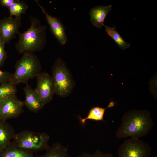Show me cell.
<instances>
[{"mask_svg":"<svg viewBox=\"0 0 157 157\" xmlns=\"http://www.w3.org/2000/svg\"><path fill=\"white\" fill-rule=\"evenodd\" d=\"M150 112L133 109L125 113L116 132L119 139L131 137L137 139L146 136L154 126Z\"/></svg>","mask_w":157,"mask_h":157,"instance_id":"cell-1","label":"cell"},{"mask_svg":"<svg viewBox=\"0 0 157 157\" xmlns=\"http://www.w3.org/2000/svg\"><path fill=\"white\" fill-rule=\"evenodd\" d=\"M30 27L22 33L18 34L19 39L15 45V48L19 53H33L42 50L46 42L47 26L42 24L40 20L30 16Z\"/></svg>","mask_w":157,"mask_h":157,"instance_id":"cell-2","label":"cell"},{"mask_svg":"<svg viewBox=\"0 0 157 157\" xmlns=\"http://www.w3.org/2000/svg\"><path fill=\"white\" fill-rule=\"evenodd\" d=\"M15 70L13 74L12 82L17 85L21 83H26L41 72L40 62L34 53H26L15 65Z\"/></svg>","mask_w":157,"mask_h":157,"instance_id":"cell-3","label":"cell"},{"mask_svg":"<svg viewBox=\"0 0 157 157\" xmlns=\"http://www.w3.org/2000/svg\"><path fill=\"white\" fill-rule=\"evenodd\" d=\"M51 77L55 94L61 97L70 95L75 86L72 74L65 62L59 58L52 68Z\"/></svg>","mask_w":157,"mask_h":157,"instance_id":"cell-4","label":"cell"},{"mask_svg":"<svg viewBox=\"0 0 157 157\" xmlns=\"http://www.w3.org/2000/svg\"><path fill=\"white\" fill-rule=\"evenodd\" d=\"M13 140L12 142L17 147L33 153L46 150L49 146L50 137L44 132L23 130L16 133Z\"/></svg>","mask_w":157,"mask_h":157,"instance_id":"cell-5","label":"cell"},{"mask_svg":"<svg viewBox=\"0 0 157 157\" xmlns=\"http://www.w3.org/2000/svg\"><path fill=\"white\" fill-rule=\"evenodd\" d=\"M151 151L148 144L139 139L131 138L125 140L119 147L118 157H149Z\"/></svg>","mask_w":157,"mask_h":157,"instance_id":"cell-6","label":"cell"},{"mask_svg":"<svg viewBox=\"0 0 157 157\" xmlns=\"http://www.w3.org/2000/svg\"><path fill=\"white\" fill-rule=\"evenodd\" d=\"M23 101L19 100L16 95L10 96L0 101V116L1 120L18 117L23 111Z\"/></svg>","mask_w":157,"mask_h":157,"instance_id":"cell-7","label":"cell"},{"mask_svg":"<svg viewBox=\"0 0 157 157\" xmlns=\"http://www.w3.org/2000/svg\"><path fill=\"white\" fill-rule=\"evenodd\" d=\"M36 77L37 85L35 89L45 105L52 101L55 94L51 76L44 71Z\"/></svg>","mask_w":157,"mask_h":157,"instance_id":"cell-8","label":"cell"},{"mask_svg":"<svg viewBox=\"0 0 157 157\" xmlns=\"http://www.w3.org/2000/svg\"><path fill=\"white\" fill-rule=\"evenodd\" d=\"M21 17H5L0 19V38L5 44L16 37L22 26Z\"/></svg>","mask_w":157,"mask_h":157,"instance_id":"cell-9","label":"cell"},{"mask_svg":"<svg viewBox=\"0 0 157 157\" xmlns=\"http://www.w3.org/2000/svg\"><path fill=\"white\" fill-rule=\"evenodd\" d=\"M44 14L46 20L49 24L50 30L61 45L65 44L67 41L65 28L62 22L57 18L49 14L44 9L40 4L38 1H35Z\"/></svg>","mask_w":157,"mask_h":157,"instance_id":"cell-10","label":"cell"},{"mask_svg":"<svg viewBox=\"0 0 157 157\" xmlns=\"http://www.w3.org/2000/svg\"><path fill=\"white\" fill-rule=\"evenodd\" d=\"M23 90L25 96L24 105L30 111L35 113L43 108L45 105L35 89L26 84Z\"/></svg>","mask_w":157,"mask_h":157,"instance_id":"cell-11","label":"cell"},{"mask_svg":"<svg viewBox=\"0 0 157 157\" xmlns=\"http://www.w3.org/2000/svg\"><path fill=\"white\" fill-rule=\"evenodd\" d=\"M111 5L103 6H97L91 8L89 11L90 21L93 25L101 29L105 26L104 21L109 12L112 10Z\"/></svg>","mask_w":157,"mask_h":157,"instance_id":"cell-12","label":"cell"},{"mask_svg":"<svg viewBox=\"0 0 157 157\" xmlns=\"http://www.w3.org/2000/svg\"><path fill=\"white\" fill-rule=\"evenodd\" d=\"M15 134L10 124L6 121L0 122V152L10 143Z\"/></svg>","mask_w":157,"mask_h":157,"instance_id":"cell-13","label":"cell"},{"mask_svg":"<svg viewBox=\"0 0 157 157\" xmlns=\"http://www.w3.org/2000/svg\"><path fill=\"white\" fill-rule=\"evenodd\" d=\"M115 102L111 101L106 108L99 106H95L90 109L87 116L84 118L80 116L78 118L81 123L84 126L86 121L91 120L95 121H103V117L106 110L108 108H111L114 106Z\"/></svg>","mask_w":157,"mask_h":157,"instance_id":"cell-14","label":"cell"},{"mask_svg":"<svg viewBox=\"0 0 157 157\" xmlns=\"http://www.w3.org/2000/svg\"><path fill=\"white\" fill-rule=\"evenodd\" d=\"M43 155L35 156V157H69L68 146H64L60 143L56 142L49 146Z\"/></svg>","mask_w":157,"mask_h":157,"instance_id":"cell-15","label":"cell"},{"mask_svg":"<svg viewBox=\"0 0 157 157\" xmlns=\"http://www.w3.org/2000/svg\"><path fill=\"white\" fill-rule=\"evenodd\" d=\"M0 157H35L34 153L19 149L12 142L0 152Z\"/></svg>","mask_w":157,"mask_h":157,"instance_id":"cell-16","label":"cell"},{"mask_svg":"<svg viewBox=\"0 0 157 157\" xmlns=\"http://www.w3.org/2000/svg\"><path fill=\"white\" fill-rule=\"evenodd\" d=\"M104 26L105 27V31L107 34L114 40L119 48L124 50L129 47L130 44L126 42L123 39L116 30L115 26L111 27L105 25Z\"/></svg>","mask_w":157,"mask_h":157,"instance_id":"cell-17","label":"cell"},{"mask_svg":"<svg viewBox=\"0 0 157 157\" xmlns=\"http://www.w3.org/2000/svg\"><path fill=\"white\" fill-rule=\"evenodd\" d=\"M28 8V6L27 3L23 1L15 0L13 3L8 8L10 13L9 16L21 17V15L25 13Z\"/></svg>","mask_w":157,"mask_h":157,"instance_id":"cell-18","label":"cell"},{"mask_svg":"<svg viewBox=\"0 0 157 157\" xmlns=\"http://www.w3.org/2000/svg\"><path fill=\"white\" fill-rule=\"evenodd\" d=\"M16 85L12 82L0 84V101L10 96L15 95L17 91Z\"/></svg>","mask_w":157,"mask_h":157,"instance_id":"cell-19","label":"cell"},{"mask_svg":"<svg viewBox=\"0 0 157 157\" xmlns=\"http://www.w3.org/2000/svg\"><path fill=\"white\" fill-rule=\"evenodd\" d=\"M77 157H114L110 153L104 154L98 150L94 153L91 154L88 153H83Z\"/></svg>","mask_w":157,"mask_h":157,"instance_id":"cell-20","label":"cell"},{"mask_svg":"<svg viewBox=\"0 0 157 157\" xmlns=\"http://www.w3.org/2000/svg\"><path fill=\"white\" fill-rule=\"evenodd\" d=\"M5 44L0 38V68L3 66L7 57V53L5 49Z\"/></svg>","mask_w":157,"mask_h":157,"instance_id":"cell-21","label":"cell"},{"mask_svg":"<svg viewBox=\"0 0 157 157\" xmlns=\"http://www.w3.org/2000/svg\"><path fill=\"white\" fill-rule=\"evenodd\" d=\"M13 74L0 69V84L12 82Z\"/></svg>","mask_w":157,"mask_h":157,"instance_id":"cell-22","label":"cell"},{"mask_svg":"<svg viewBox=\"0 0 157 157\" xmlns=\"http://www.w3.org/2000/svg\"><path fill=\"white\" fill-rule=\"evenodd\" d=\"M15 0H0V4L8 8L13 3Z\"/></svg>","mask_w":157,"mask_h":157,"instance_id":"cell-23","label":"cell"},{"mask_svg":"<svg viewBox=\"0 0 157 157\" xmlns=\"http://www.w3.org/2000/svg\"><path fill=\"white\" fill-rule=\"evenodd\" d=\"M1 117H0V122H1Z\"/></svg>","mask_w":157,"mask_h":157,"instance_id":"cell-24","label":"cell"},{"mask_svg":"<svg viewBox=\"0 0 157 157\" xmlns=\"http://www.w3.org/2000/svg\"><path fill=\"white\" fill-rule=\"evenodd\" d=\"M153 157H157V156H154Z\"/></svg>","mask_w":157,"mask_h":157,"instance_id":"cell-25","label":"cell"}]
</instances>
